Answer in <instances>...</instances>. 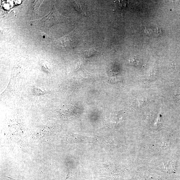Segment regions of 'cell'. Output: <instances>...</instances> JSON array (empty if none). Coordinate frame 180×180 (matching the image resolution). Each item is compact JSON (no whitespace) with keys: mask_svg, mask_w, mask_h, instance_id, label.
Instances as JSON below:
<instances>
[{"mask_svg":"<svg viewBox=\"0 0 180 180\" xmlns=\"http://www.w3.org/2000/svg\"><path fill=\"white\" fill-rule=\"evenodd\" d=\"M69 140L74 143H92L94 141V138L92 137L70 133Z\"/></svg>","mask_w":180,"mask_h":180,"instance_id":"6da1fadb","label":"cell"},{"mask_svg":"<svg viewBox=\"0 0 180 180\" xmlns=\"http://www.w3.org/2000/svg\"><path fill=\"white\" fill-rule=\"evenodd\" d=\"M63 113L67 114L73 113L76 111L77 109L76 107L72 106V104H67L64 106L62 108Z\"/></svg>","mask_w":180,"mask_h":180,"instance_id":"7a4b0ae2","label":"cell"},{"mask_svg":"<svg viewBox=\"0 0 180 180\" xmlns=\"http://www.w3.org/2000/svg\"><path fill=\"white\" fill-rule=\"evenodd\" d=\"M98 52V51L94 49L91 48V49L84 50L82 54L85 57L89 58L96 55Z\"/></svg>","mask_w":180,"mask_h":180,"instance_id":"3957f363","label":"cell"},{"mask_svg":"<svg viewBox=\"0 0 180 180\" xmlns=\"http://www.w3.org/2000/svg\"><path fill=\"white\" fill-rule=\"evenodd\" d=\"M42 1H34L31 2V6L34 10H37L42 3Z\"/></svg>","mask_w":180,"mask_h":180,"instance_id":"277c9868","label":"cell"},{"mask_svg":"<svg viewBox=\"0 0 180 180\" xmlns=\"http://www.w3.org/2000/svg\"><path fill=\"white\" fill-rule=\"evenodd\" d=\"M6 177H8V178H10V179H14V180H16V179H13L11 178V177H8V176H6Z\"/></svg>","mask_w":180,"mask_h":180,"instance_id":"5b68a950","label":"cell"}]
</instances>
